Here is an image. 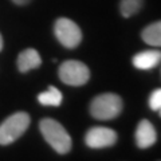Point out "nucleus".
I'll use <instances>...</instances> for the list:
<instances>
[{
    "mask_svg": "<svg viewBox=\"0 0 161 161\" xmlns=\"http://www.w3.org/2000/svg\"><path fill=\"white\" fill-rule=\"evenodd\" d=\"M39 129L43 138L47 141V144L55 152L59 154H66L71 150L73 141L67 130L59 124L58 121L53 118H44L40 121Z\"/></svg>",
    "mask_w": 161,
    "mask_h": 161,
    "instance_id": "obj_1",
    "label": "nucleus"
},
{
    "mask_svg": "<svg viewBox=\"0 0 161 161\" xmlns=\"http://www.w3.org/2000/svg\"><path fill=\"white\" fill-rule=\"evenodd\" d=\"M124 102L119 95L114 93H103L97 95L90 103V114L95 119L109 121L118 117L122 112Z\"/></svg>",
    "mask_w": 161,
    "mask_h": 161,
    "instance_id": "obj_2",
    "label": "nucleus"
},
{
    "mask_svg": "<svg viewBox=\"0 0 161 161\" xmlns=\"http://www.w3.org/2000/svg\"><path fill=\"white\" fill-rule=\"evenodd\" d=\"M31 118L26 112H16L0 124V145L15 142L28 129Z\"/></svg>",
    "mask_w": 161,
    "mask_h": 161,
    "instance_id": "obj_3",
    "label": "nucleus"
},
{
    "mask_svg": "<svg viewBox=\"0 0 161 161\" xmlns=\"http://www.w3.org/2000/svg\"><path fill=\"white\" fill-rule=\"evenodd\" d=\"M58 75L60 80L69 86H82L90 79V70L79 60H66L59 66Z\"/></svg>",
    "mask_w": 161,
    "mask_h": 161,
    "instance_id": "obj_4",
    "label": "nucleus"
},
{
    "mask_svg": "<svg viewBox=\"0 0 161 161\" xmlns=\"http://www.w3.org/2000/svg\"><path fill=\"white\" fill-rule=\"evenodd\" d=\"M55 36L66 48H75L82 42V31L77 23L67 18H59L54 26Z\"/></svg>",
    "mask_w": 161,
    "mask_h": 161,
    "instance_id": "obj_5",
    "label": "nucleus"
},
{
    "mask_svg": "<svg viewBox=\"0 0 161 161\" xmlns=\"http://www.w3.org/2000/svg\"><path fill=\"white\" fill-rule=\"evenodd\" d=\"M115 141H117V133L113 129L103 126H94L89 129L85 136V142L89 148L93 149L109 148L115 144Z\"/></svg>",
    "mask_w": 161,
    "mask_h": 161,
    "instance_id": "obj_6",
    "label": "nucleus"
},
{
    "mask_svg": "<svg viewBox=\"0 0 161 161\" xmlns=\"http://www.w3.org/2000/svg\"><path fill=\"white\" fill-rule=\"evenodd\" d=\"M156 141H157V133H156L153 125L150 124V121H140L137 129H136V144H137V147L141 149H147L154 145Z\"/></svg>",
    "mask_w": 161,
    "mask_h": 161,
    "instance_id": "obj_7",
    "label": "nucleus"
},
{
    "mask_svg": "<svg viewBox=\"0 0 161 161\" xmlns=\"http://www.w3.org/2000/svg\"><path fill=\"white\" fill-rule=\"evenodd\" d=\"M161 62V51L160 50H148V51H142L136 54L132 63L136 69L138 70H149L156 67Z\"/></svg>",
    "mask_w": 161,
    "mask_h": 161,
    "instance_id": "obj_8",
    "label": "nucleus"
},
{
    "mask_svg": "<svg viewBox=\"0 0 161 161\" xmlns=\"http://www.w3.org/2000/svg\"><path fill=\"white\" fill-rule=\"evenodd\" d=\"M42 64V58L35 48H26L18 57V69L20 73H27L32 69H38Z\"/></svg>",
    "mask_w": 161,
    "mask_h": 161,
    "instance_id": "obj_9",
    "label": "nucleus"
},
{
    "mask_svg": "<svg viewBox=\"0 0 161 161\" xmlns=\"http://www.w3.org/2000/svg\"><path fill=\"white\" fill-rule=\"evenodd\" d=\"M141 38L149 46L161 47V20L145 27L142 30V34H141Z\"/></svg>",
    "mask_w": 161,
    "mask_h": 161,
    "instance_id": "obj_10",
    "label": "nucleus"
},
{
    "mask_svg": "<svg viewBox=\"0 0 161 161\" xmlns=\"http://www.w3.org/2000/svg\"><path fill=\"white\" fill-rule=\"evenodd\" d=\"M62 99H63L62 93L54 86H50L46 92L40 93L38 95L39 103L43 105V106H59L62 103Z\"/></svg>",
    "mask_w": 161,
    "mask_h": 161,
    "instance_id": "obj_11",
    "label": "nucleus"
},
{
    "mask_svg": "<svg viewBox=\"0 0 161 161\" xmlns=\"http://www.w3.org/2000/svg\"><path fill=\"white\" fill-rule=\"evenodd\" d=\"M144 0H121L119 11L124 18H130L142 8Z\"/></svg>",
    "mask_w": 161,
    "mask_h": 161,
    "instance_id": "obj_12",
    "label": "nucleus"
},
{
    "mask_svg": "<svg viewBox=\"0 0 161 161\" xmlns=\"http://www.w3.org/2000/svg\"><path fill=\"white\" fill-rule=\"evenodd\" d=\"M161 106V89L153 90L149 97V108L152 110H158Z\"/></svg>",
    "mask_w": 161,
    "mask_h": 161,
    "instance_id": "obj_13",
    "label": "nucleus"
},
{
    "mask_svg": "<svg viewBox=\"0 0 161 161\" xmlns=\"http://www.w3.org/2000/svg\"><path fill=\"white\" fill-rule=\"evenodd\" d=\"M12 2L15 4H18V6H26V4H28L31 0H12Z\"/></svg>",
    "mask_w": 161,
    "mask_h": 161,
    "instance_id": "obj_14",
    "label": "nucleus"
},
{
    "mask_svg": "<svg viewBox=\"0 0 161 161\" xmlns=\"http://www.w3.org/2000/svg\"><path fill=\"white\" fill-rule=\"evenodd\" d=\"M3 44H4V42H3V36H2V34H0V51L3 50Z\"/></svg>",
    "mask_w": 161,
    "mask_h": 161,
    "instance_id": "obj_15",
    "label": "nucleus"
},
{
    "mask_svg": "<svg viewBox=\"0 0 161 161\" xmlns=\"http://www.w3.org/2000/svg\"><path fill=\"white\" fill-rule=\"evenodd\" d=\"M158 112H160V117H161V106L158 108Z\"/></svg>",
    "mask_w": 161,
    "mask_h": 161,
    "instance_id": "obj_16",
    "label": "nucleus"
}]
</instances>
